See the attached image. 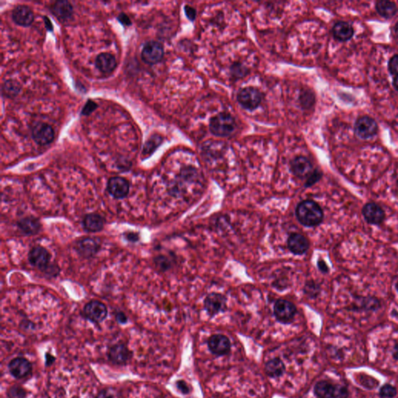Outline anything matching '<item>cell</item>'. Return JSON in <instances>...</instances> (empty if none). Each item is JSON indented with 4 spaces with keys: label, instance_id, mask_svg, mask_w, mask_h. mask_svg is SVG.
Here are the masks:
<instances>
[{
    "label": "cell",
    "instance_id": "cell-1",
    "mask_svg": "<svg viewBox=\"0 0 398 398\" xmlns=\"http://www.w3.org/2000/svg\"><path fill=\"white\" fill-rule=\"evenodd\" d=\"M296 215L300 223L308 227L320 224L323 217L321 208L317 203L311 200H306L298 205Z\"/></svg>",
    "mask_w": 398,
    "mask_h": 398
},
{
    "label": "cell",
    "instance_id": "cell-2",
    "mask_svg": "<svg viewBox=\"0 0 398 398\" xmlns=\"http://www.w3.org/2000/svg\"><path fill=\"white\" fill-rule=\"evenodd\" d=\"M236 129V121L232 115L220 113L211 119L209 129L214 136L226 137L230 136Z\"/></svg>",
    "mask_w": 398,
    "mask_h": 398
},
{
    "label": "cell",
    "instance_id": "cell-3",
    "mask_svg": "<svg viewBox=\"0 0 398 398\" xmlns=\"http://www.w3.org/2000/svg\"><path fill=\"white\" fill-rule=\"evenodd\" d=\"M314 393L318 398H347L349 391L342 386L335 385L328 381L316 384Z\"/></svg>",
    "mask_w": 398,
    "mask_h": 398
},
{
    "label": "cell",
    "instance_id": "cell-4",
    "mask_svg": "<svg viewBox=\"0 0 398 398\" xmlns=\"http://www.w3.org/2000/svg\"><path fill=\"white\" fill-rule=\"evenodd\" d=\"M238 100L244 108L255 110L262 101V94L256 88H244L238 94Z\"/></svg>",
    "mask_w": 398,
    "mask_h": 398
},
{
    "label": "cell",
    "instance_id": "cell-5",
    "mask_svg": "<svg viewBox=\"0 0 398 398\" xmlns=\"http://www.w3.org/2000/svg\"><path fill=\"white\" fill-rule=\"evenodd\" d=\"M296 313V306L288 300H279L275 303L274 314L281 323H288L293 321Z\"/></svg>",
    "mask_w": 398,
    "mask_h": 398
},
{
    "label": "cell",
    "instance_id": "cell-6",
    "mask_svg": "<svg viewBox=\"0 0 398 398\" xmlns=\"http://www.w3.org/2000/svg\"><path fill=\"white\" fill-rule=\"evenodd\" d=\"M85 317L94 323L102 322L107 316V308L104 303L97 300H92L83 309Z\"/></svg>",
    "mask_w": 398,
    "mask_h": 398
},
{
    "label": "cell",
    "instance_id": "cell-7",
    "mask_svg": "<svg viewBox=\"0 0 398 398\" xmlns=\"http://www.w3.org/2000/svg\"><path fill=\"white\" fill-rule=\"evenodd\" d=\"M377 131V123L370 117H361L355 122V134L361 139L373 137L376 134Z\"/></svg>",
    "mask_w": 398,
    "mask_h": 398
},
{
    "label": "cell",
    "instance_id": "cell-8",
    "mask_svg": "<svg viewBox=\"0 0 398 398\" xmlns=\"http://www.w3.org/2000/svg\"><path fill=\"white\" fill-rule=\"evenodd\" d=\"M80 256L91 258L95 256L101 249V240L97 238H84L80 240L75 246Z\"/></svg>",
    "mask_w": 398,
    "mask_h": 398
},
{
    "label": "cell",
    "instance_id": "cell-9",
    "mask_svg": "<svg viewBox=\"0 0 398 398\" xmlns=\"http://www.w3.org/2000/svg\"><path fill=\"white\" fill-rule=\"evenodd\" d=\"M164 47L159 42L151 41L144 45L142 51V59L146 63L156 64L164 57Z\"/></svg>",
    "mask_w": 398,
    "mask_h": 398
},
{
    "label": "cell",
    "instance_id": "cell-10",
    "mask_svg": "<svg viewBox=\"0 0 398 398\" xmlns=\"http://www.w3.org/2000/svg\"><path fill=\"white\" fill-rule=\"evenodd\" d=\"M32 138L39 145H48L54 139L52 127L46 123H38L31 131Z\"/></svg>",
    "mask_w": 398,
    "mask_h": 398
},
{
    "label": "cell",
    "instance_id": "cell-11",
    "mask_svg": "<svg viewBox=\"0 0 398 398\" xmlns=\"http://www.w3.org/2000/svg\"><path fill=\"white\" fill-rule=\"evenodd\" d=\"M107 189L109 194L115 198L122 199L129 194L130 185L126 179L121 177H114L109 179Z\"/></svg>",
    "mask_w": 398,
    "mask_h": 398
},
{
    "label": "cell",
    "instance_id": "cell-12",
    "mask_svg": "<svg viewBox=\"0 0 398 398\" xmlns=\"http://www.w3.org/2000/svg\"><path fill=\"white\" fill-rule=\"evenodd\" d=\"M28 259L33 266L39 268L42 271L45 270L51 264V255L46 249L40 246L34 247L30 250Z\"/></svg>",
    "mask_w": 398,
    "mask_h": 398
},
{
    "label": "cell",
    "instance_id": "cell-13",
    "mask_svg": "<svg viewBox=\"0 0 398 398\" xmlns=\"http://www.w3.org/2000/svg\"><path fill=\"white\" fill-rule=\"evenodd\" d=\"M205 308L210 316H215L226 310V298L218 293H211L205 300Z\"/></svg>",
    "mask_w": 398,
    "mask_h": 398
},
{
    "label": "cell",
    "instance_id": "cell-14",
    "mask_svg": "<svg viewBox=\"0 0 398 398\" xmlns=\"http://www.w3.org/2000/svg\"><path fill=\"white\" fill-rule=\"evenodd\" d=\"M9 370L13 377L16 379H23L27 377L31 372V364L28 360L23 357H18L10 361Z\"/></svg>",
    "mask_w": 398,
    "mask_h": 398
},
{
    "label": "cell",
    "instance_id": "cell-15",
    "mask_svg": "<svg viewBox=\"0 0 398 398\" xmlns=\"http://www.w3.org/2000/svg\"><path fill=\"white\" fill-rule=\"evenodd\" d=\"M291 170L296 177L306 178L313 174V165L307 158L298 156L292 161Z\"/></svg>",
    "mask_w": 398,
    "mask_h": 398
},
{
    "label": "cell",
    "instance_id": "cell-16",
    "mask_svg": "<svg viewBox=\"0 0 398 398\" xmlns=\"http://www.w3.org/2000/svg\"><path fill=\"white\" fill-rule=\"evenodd\" d=\"M209 350L214 355H224L230 351L231 344L227 337L222 335H212L208 341Z\"/></svg>",
    "mask_w": 398,
    "mask_h": 398
},
{
    "label": "cell",
    "instance_id": "cell-17",
    "mask_svg": "<svg viewBox=\"0 0 398 398\" xmlns=\"http://www.w3.org/2000/svg\"><path fill=\"white\" fill-rule=\"evenodd\" d=\"M12 18L20 26H29L34 21V13L27 6L20 5L12 12Z\"/></svg>",
    "mask_w": 398,
    "mask_h": 398
},
{
    "label": "cell",
    "instance_id": "cell-18",
    "mask_svg": "<svg viewBox=\"0 0 398 398\" xmlns=\"http://www.w3.org/2000/svg\"><path fill=\"white\" fill-rule=\"evenodd\" d=\"M108 358L115 364H125L131 358V352L125 345H115L109 349Z\"/></svg>",
    "mask_w": 398,
    "mask_h": 398
},
{
    "label": "cell",
    "instance_id": "cell-19",
    "mask_svg": "<svg viewBox=\"0 0 398 398\" xmlns=\"http://www.w3.org/2000/svg\"><path fill=\"white\" fill-rule=\"evenodd\" d=\"M363 214L366 220L371 224H381L385 218V214L383 209L375 203H368L363 208Z\"/></svg>",
    "mask_w": 398,
    "mask_h": 398
},
{
    "label": "cell",
    "instance_id": "cell-20",
    "mask_svg": "<svg viewBox=\"0 0 398 398\" xmlns=\"http://www.w3.org/2000/svg\"><path fill=\"white\" fill-rule=\"evenodd\" d=\"M288 246L292 253L296 255H302L307 251L309 241L303 235L293 233L288 238Z\"/></svg>",
    "mask_w": 398,
    "mask_h": 398
},
{
    "label": "cell",
    "instance_id": "cell-21",
    "mask_svg": "<svg viewBox=\"0 0 398 398\" xmlns=\"http://www.w3.org/2000/svg\"><path fill=\"white\" fill-rule=\"evenodd\" d=\"M96 66L104 74H110L116 68L117 61L115 56L109 53H101L96 59Z\"/></svg>",
    "mask_w": 398,
    "mask_h": 398
},
{
    "label": "cell",
    "instance_id": "cell-22",
    "mask_svg": "<svg viewBox=\"0 0 398 398\" xmlns=\"http://www.w3.org/2000/svg\"><path fill=\"white\" fill-rule=\"evenodd\" d=\"M83 226L87 232L97 233L104 229V220L98 214L89 213L83 218Z\"/></svg>",
    "mask_w": 398,
    "mask_h": 398
},
{
    "label": "cell",
    "instance_id": "cell-23",
    "mask_svg": "<svg viewBox=\"0 0 398 398\" xmlns=\"http://www.w3.org/2000/svg\"><path fill=\"white\" fill-rule=\"evenodd\" d=\"M18 227L26 235H35L41 230V223L38 219L33 216L26 217L20 220Z\"/></svg>",
    "mask_w": 398,
    "mask_h": 398
},
{
    "label": "cell",
    "instance_id": "cell-24",
    "mask_svg": "<svg viewBox=\"0 0 398 398\" xmlns=\"http://www.w3.org/2000/svg\"><path fill=\"white\" fill-rule=\"evenodd\" d=\"M333 34L335 39L341 42H346L352 39L354 34V30L352 25L346 22L337 23L333 28Z\"/></svg>",
    "mask_w": 398,
    "mask_h": 398
},
{
    "label": "cell",
    "instance_id": "cell-25",
    "mask_svg": "<svg viewBox=\"0 0 398 398\" xmlns=\"http://www.w3.org/2000/svg\"><path fill=\"white\" fill-rule=\"evenodd\" d=\"M51 11L56 17L65 21L72 16L73 7L67 1H58L51 7Z\"/></svg>",
    "mask_w": 398,
    "mask_h": 398
},
{
    "label": "cell",
    "instance_id": "cell-26",
    "mask_svg": "<svg viewBox=\"0 0 398 398\" xmlns=\"http://www.w3.org/2000/svg\"><path fill=\"white\" fill-rule=\"evenodd\" d=\"M264 370L267 375L271 377H279L285 372V366L279 358H273L266 363Z\"/></svg>",
    "mask_w": 398,
    "mask_h": 398
},
{
    "label": "cell",
    "instance_id": "cell-27",
    "mask_svg": "<svg viewBox=\"0 0 398 398\" xmlns=\"http://www.w3.org/2000/svg\"><path fill=\"white\" fill-rule=\"evenodd\" d=\"M376 8L381 16L387 18V19L393 17L397 11L396 5L393 3L389 2V1L378 2L376 4Z\"/></svg>",
    "mask_w": 398,
    "mask_h": 398
},
{
    "label": "cell",
    "instance_id": "cell-28",
    "mask_svg": "<svg viewBox=\"0 0 398 398\" xmlns=\"http://www.w3.org/2000/svg\"><path fill=\"white\" fill-rule=\"evenodd\" d=\"M230 71L232 76L236 79L242 78L248 74V69L242 64L240 63H236L232 65Z\"/></svg>",
    "mask_w": 398,
    "mask_h": 398
},
{
    "label": "cell",
    "instance_id": "cell-29",
    "mask_svg": "<svg viewBox=\"0 0 398 398\" xmlns=\"http://www.w3.org/2000/svg\"><path fill=\"white\" fill-rule=\"evenodd\" d=\"M25 390L21 386L15 385L10 387L7 392L8 398H26Z\"/></svg>",
    "mask_w": 398,
    "mask_h": 398
},
{
    "label": "cell",
    "instance_id": "cell-30",
    "mask_svg": "<svg viewBox=\"0 0 398 398\" xmlns=\"http://www.w3.org/2000/svg\"><path fill=\"white\" fill-rule=\"evenodd\" d=\"M381 397L393 398L396 395V389L390 384H385L379 390Z\"/></svg>",
    "mask_w": 398,
    "mask_h": 398
},
{
    "label": "cell",
    "instance_id": "cell-31",
    "mask_svg": "<svg viewBox=\"0 0 398 398\" xmlns=\"http://www.w3.org/2000/svg\"><path fill=\"white\" fill-rule=\"evenodd\" d=\"M300 102H301L302 105L306 108L311 107L314 102V96L313 93L308 91L303 92V94L300 95Z\"/></svg>",
    "mask_w": 398,
    "mask_h": 398
},
{
    "label": "cell",
    "instance_id": "cell-32",
    "mask_svg": "<svg viewBox=\"0 0 398 398\" xmlns=\"http://www.w3.org/2000/svg\"><path fill=\"white\" fill-rule=\"evenodd\" d=\"M155 263H156V266L159 268V269L162 270V271H166L170 268L171 267V263H170L169 260L168 258H166L164 256H159L155 259Z\"/></svg>",
    "mask_w": 398,
    "mask_h": 398
},
{
    "label": "cell",
    "instance_id": "cell-33",
    "mask_svg": "<svg viewBox=\"0 0 398 398\" xmlns=\"http://www.w3.org/2000/svg\"><path fill=\"white\" fill-rule=\"evenodd\" d=\"M389 71L393 75L398 76V56H393L388 65Z\"/></svg>",
    "mask_w": 398,
    "mask_h": 398
},
{
    "label": "cell",
    "instance_id": "cell-34",
    "mask_svg": "<svg viewBox=\"0 0 398 398\" xmlns=\"http://www.w3.org/2000/svg\"><path fill=\"white\" fill-rule=\"evenodd\" d=\"M4 89L5 91L6 95L10 94V95L12 96L18 93V86H16L15 83H12V82H6Z\"/></svg>",
    "mask_w": 398,
    "mask_h": 398
},
{
    "label": "cell",
    "instance_id": "cell-35",
    "mask_svg": "<svg viewBox=\"0 0 398 398\" xmlns=\"http://www.w3.org/2000/svg\"><path fill=\"white\" fill-rule=\"evenodd\" d=\"M320 177H321V174H320V173H319L318 171H315V172L313 173V174L310 176L309 178H308L307 182H306V186L310 187L311 186V185H314L317 180H319Z\"/></svg>",
    "mask_w": 398,
    "mask_h": 398
},
{
    "label": "cell",
    "instance_id": "cell-36",
    "mask_svg": "<svg viewBox=\"0 0 398 398\" xmlns=\"http://www.w3.org/2000/svg\"><path fill=\"white\" fill-rule=\"evenodd\" d=\"M177 388H178V390H180V392H182V393H185V394L189 393V387H188V384H187L185 381H178V382L177 383Z\"/></svg>",
    "mask_w": 398,
    "mask_h": 398
},
{
    "label": "cell",
    "instance_id": "cell-37",
    "mask_svg": "<svg viewBox=\"0 0 398 398\" xmlns=\"http://www.w3.org/2000/svg\"><path fill=\"white\" fill-rule=\"evenodd\" d=\"M185 10L188 19L192 21H194L196 16V12L194 9L189 7V6H185Z\"/></svg>",
    "mask_w": 398,
    "mask_h": 398
},
{
    "label": "cell",
    "instance_id": "cell-38",
    "mask_svg": "<svg viewBox=\"0 0 398 398\" xmlns=\"http://www.w3.org/2000/svg\"><path fill=\"white\" fill-rule=\"evenodd\" d=\"M96 107H97V104H96L95 103L92 102V101H89L88 104H86V105L85 106L84 108H83V114H84V115H89V114L91 113V112H93Z\"/></svg>",
    "mask_w": 398,
    "mask_h": 398
},
{
    "label": "cell",
    "instance_id": "cell-39",
    "mask_svg": "<svg viewBox=\"0 0 398 398\" xmlns=\"http://www.w3.org/2000/svg\"><path fill=\"white\" fill-rule=\"evenodd\" d=\"M96 398H115L113 395L110 392L107 391V390H102L97 394Z\"/></svg>",
    "mask_w": 398,
    "mask_h": 398
},
{
    "label": "cell",
    "instance_id": "cell-40",
    "mask_svg": "<svg viewBox=\"0 0 398 398\" xmlns=\"http://www.w3.org/2000/svg\"><path fill=\"white\" fill-rule=\"evenodd\" d=\"M116 319L117 320L121 323H125L128 320L127 317H126L125 314H123V313H118V314H117Z\"/></svg>",
    "mask_w": 398,
    "mask_h": 398
},
{
    "label": "cell",
    "instance_id": "cell-41",
    "mask_svg": "<svg viewBox=\"0 0 398 398\" xmlns=\"http://www.w3.org/2000/svg\"><path fill=\"white\" fill-rule=\"evenodd\" d=\"M118 20H119L120 22L122 23L123 24H125V25L129 26L131 24L130 20L125 14L120 15Z\"/></svg>",
    "mask_w": 398,
    "mask_h": 398
},
{
    "label": "cell",
    "instance_id": "cell-42",
    "mask_svg": "<svg viewBox=\"0 0 398 398\" xmlns=\"http://www.w3.org/2000/svg\"><path fill=\"white\" fill-rule=\"evenodd\" d=\"M318 268L319 269H320V271L323 272V273H327L328 270V267H327L324 261H321V260L318 261Z\"/></svg>",
    "mask_w": 398,
    "mask_h": 398
},
{
    "label": "cell",
    "instance_id": "cell-43",
    "mask_svg": "<svg viewBox=\"0 0 398 398\" xmlns=\"http://www.w3.org/2000/svg\"><path fill=\"white\" fill-rule=\"evenodd\" d=\"M127 239L130 241H139V238H138V234L136 233H129L127 234Z\"/></svg>",
    "mask_w": 398,
    "mask_h": 398
},
{
    "label": "cell",
    "instance_id": "cell-44",
    "mask_svg": "<svg viewBox=\"0 0 398 398\" xmlns=\"http://www.w3.org/2000/svg\"><path fill=\"white\" fill-rule=\"evenodd\" d=\"M54 360L55 358L51 355H47V363H48V365H51L54 361Z\"/></svg>",
    "mask_w": 398,
    "mask_h": 398
},
{
    "label": "cell",
    "instance_id": "cell-45",
    "mask_svg": "<svg viewBox=\"0 0 398 398\" xmlns=\"http://www.w3.org/2000/svg\"><path fill=\"white\" fill-rule=\"evenodd\" d=\"M393 86H394L396 89H397L398 91V76H396V77H395L394 80H393Z\"/></svg>",
    "mask_w": 398,
    "mask_h": 398
},
{
    "label": "cell",
    "instance_id": "cell-46",
    "mask_svg": "<svg viewBox=\"0 0 398 398\" xmlns=\"http://www.w3.org/2000/svg\"><path fill=\"white\" fill-rule=\"evenodd\" d=\"M395 31H396V35H397V37H398V23L397 24H396V29H395Z\"/></svg>",
    "mask_w": 398,
    "mask_h": 398
},
{
    "label": "cell",
    "instance_id": "cell-47",
    "mask_svg": "<svg viewBox=\"0 0 398 398\" xmlns=\"http://www.w3.org/2000/svg\"><path fill=\"white\" fill-rule=\"evenodd\" d=\"M396 290H397V291H398V282H397V284H396Z\"/></svg>",
    "mask_w": 398,
    "mask_h": 398
}]
</instances>
